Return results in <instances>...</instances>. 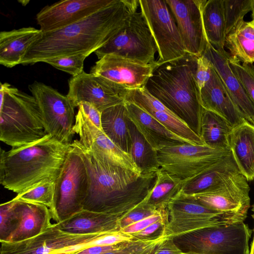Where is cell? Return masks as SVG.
Instances as JSON below:
<instances>
[{"mask_svg":"<svg viewBox=\"0 0 254 254\" xmlns=\"http://www.w3.org/2000/svg\"><path fill=\"white\" fill-rule=\"evenodd\" d=\"M139 6V0H117L80 21L43 33L21 64L46 63L77 54L89 56L113 39L127 24Z\"/></svg>","mask_w":254,"mask_h":254,"instance_id":"obj_1","label":"cell"},{"mask_svg":"<svg viewBox=\"0 0 254 254\" xmlns=\"http://www.w3.org/2000/svg\"><path fill=\"white\" fill-rule=\"evenodd\" d=\"M71 145L81 155L89 177L83 209L123 217L143 202L155 184L156 172L139 174L118 166L78 139Z\"/></svg>","mask_w":254,"mask_h":254,"instance_id":"obj_2","label":"cell"},{"mask_svg":"<svg viewBox=\"0 0 254 254\" xmlns=\"http://www.w3.org/2000/svg\"><path fill=\"white\" fill-rule=\"evenodd\" d=\"M71 143L47 134L41 139L5 151L0 149V183L17 194L46 182H55Z\"/></svg>","mask_w":254,"mask_h":254,"instance_id":"obj_3","label":"cell"},{"mask_svg":"<svg viewBox=\"0 0 254 254\" xmlns=\"http://www.w3.org/2000/svg\"><path fill=\"white\" fill-rule=\"evenodd\" d=\"M197 58L187 53L159 65L145 88L200 137L203 108L195 77Z\"/></svg>","mask_w":254,"mask_h":254,"instance_id":"obj_4","label":"cell"},{"mask_svg":"<svg viewBox=\"0 0 254 254\" xmlns=\"http://www.w3.org/2000/svg\"><path fill=\"white\" fill-rule=\"evenodd\" d=\"M0 140L12 148L35 142L47 134L32 95L0 83Z\"/></svg>","mask_w":254,"mask_h":254,"instance_id":"obj_5","label":"cell"},{"mask_svg":"<svg viewBox=\"0 0 254 254\" xmlns=\"http://www.w3.org/2000/svg\"><path fill=\"white\" fill-rule=\"evenodd\" d=\"M89 186L85 165L78 150L71 145L55 182L54 205L50 211L56 223L83 209Z\"/></svg>","mask_w":254,"mask_h":254,"instance_id":"obj_6","label":"cell"},{"mask_svg":"<svg viewBox=\"0 0 254 254\" xmlns=\"http://www.w3.org/2000/svg\"><path fill=\"white\" fill-rule=\"evenodd\" d=\"M252 230L244 222L199 229L173 239L183 253L249 254Z\"/></svg>","mask_w":254,"mask_h":254,"instance_id":"obj_7","label":"cell"},{"mask_svg":"<svg viewBox=\"0 0 254 254\" xmlns=\"http://www.w3.org/2000/svg\"><path fill=\"white\" fill-rule=\"evenodd\" d=\"M169 221L162 236L174 239L199 229L244 222L241 216L209 209L188 196L179 193L167 206Z\"/></svg>","mask_w":254,"mask_h":254,"instance_id":"obj_8","label":"cell"},{"mask_svg":"<svg viewBox=\"0 0 254 254\" xmlns=\"http://www.w3.org/2000/svg\"><path fill=\"white\" fill-rule=\"evenodd\" d=\"M157 47L141 11L135 12L127 24L106 44L95 52L98 60L108 54L143 64L155 63Z\"/></svg>","mask_w":254,"mask_h":254,"instance_id":"obj_9","label":"cell"},{"mask_svg":"<svg viewBox=\"0 0 254 254\" xmlns=\"http://www.w3.org/2000/svg\"><path fill=\"white\" fill-rule=\"evenodd\" d=\"M28 88L38 104L47 134L64 143H71L76 116L71 101L66 95L38 81L29 85Z\"/></svg>","mask_w":254,"mask_h":254,"instance_id":"obj_10","label":"cell"},{"mask_svg":"<svg viewBox=\"0 0 254 254\" xmlns=\"http://www.w3.org/2000/svg\"><path fill=\"white\" fill-rule=\"evenodd\" d=\"M139 5L157 47L158 65L184 56L182 37L165 0H139Z\"/></svg>","mask_w":254,"mask_h":254,"instance_id":"obj_11","label":"cell"},{"mask_svg":"<svg viewBox=\"0 0 254 254\" xmlns=\"http://www.w3.org/2000/svg\"><path fill=\"white\" fill-rule=\"evenodd\" d=\"M230 151L184 144L163 147L157 153L160 168L185 182L212 167Z\"/></svg>","mask_w":254,"mask_h":254,"instance_id":"obj_12","label":"cell"},{"mask_svg":"<svg viewBox=\"0 0 254 254\" xmlns=\"http://www.w3.org/2000/svg\"><path fill=\"white\" fill-rule=\"evenodd\" d=\"M128 91L100 76L83 71L69 79L66 96L74 107L85 102L92 104L102 113L108 108L124 103Z\"/></svg>","mask_w":254,"mask_h":254,"instance_id":"obj_13","label":"cell"},{"mask_svg":"<svg viewBox=\"0 0 254 254\" xmlns=\"http://www.w3.org/2000/svg\"><path fill=\"white\" fill-rule=\"evenodd\" d=\"M250 190L247 179L239 173L206 191L185 195L209 209L246 219L250 206Z\"/></svg>","mask_w":254,"mask_h":254,"instance_id":"obj_14","label":"cell"},{"mask_svg":"<svg viewBox=\"0 0 254 254\" xmlns=\"http://www.w3.org/2000/svg\"><path fill=\"white\" fill-rule=\"evenodd\" d=\"M206 0H165L175 19L186 52L202 56L209 43L205 33L202 8Z\"/></svg>","mask_w":254,"mask_h":254,"instance_id":"obj_15","label":"cell"},{"mask_svg":"<svg viewBox=\"0 0 254 254\" xmlns=\"http://www.w3.org/2000/svg\"><path fill=\"white\" fill-rule=\"evenodd\" d=\"M158 66L156 61L146 64L108 54L98 60L90 72L130 90L144 87Z\"/></svg>","mask_w":254,"mask_h":254,"instance_id":"obj_16","label":"cell"},{"mask_svg":"<svg viewBox=\"0 0 254 254\" xmlns=\"http://www.w3.org/2000/svg\"><path fill=\"white\" fill-rule=\"evenodd\" d=\"M106 233L71 234L62 231L55 223L33 238L14 243L1 242L0 254H54L61 249L90 242Z\"/></svg>","mask_w":254,"mask_h":254,"instance_id":"obj_17","label":"cell"},{"mask_svg":"<svg viewBox=\"0 0 254 254\" xmlns=\"http://www.w3.org/2000/svg\"><path fill=\"white\" fill-rule=\"evenodd\" d=\"M117 0H61L44 7L36 19L43 33L51 32L80 21Z\"/></svg>","mask_w":254,"mask_h":254,"instance_id":"obj_18","label":"cell"},{"mask_svg":"<svg viewBox=\"0 0 254 254\" xmlns=\"http://www.w3.org/2000/svg\"><path fill=\"white\" fill-rule=\"evenodd\" d=\"M202 56L211 63L239 112L254 126V104L230 67L229 54L225 50H217L208 43Z\"/></svg>","mask_w":254,"mask_h":254,"instance_id":"obj_19","label":"cell"},{"mask_svg":"<svg viewBox=\"0 0 254 254\" xmlns=\"http://www.w3.org/2000/svg\"><path fill=\"white\" fill-rule=\"evenodd\" d=\"M125 105L129 118L156 151L168 146L184 144H194L170 131L150 114L133 103L126 101Z\"/></svg>","mask_w":254,"mask_h":254,"instance_id":"obj_20","label":"cell"},{"mask_svg":"<svg viewBox=\"0 0 254 254\" xmlns=\"http://www.w3.org/2000/svg\"><path fill=\"white\" fill-rule=\"evenodd\" d=\"M199 98L203 109L222 117L233 128L246 121L233 103L213 66L209 79L199 91Z\"/></svg>","mask_w":254,"mask_h":254,"instance_id":"obj_21","label":"cell"},{"mask_svg":"<svg viewBox=\"0 0 254 254\" xmlns=\"http://www.w3.org/2000/svg\"><path fill=\"white\" fill-rule=\"evenodd\" d=\"M123 217L82 209L68 219L55 223L63 232L76 235H90L120 230Z\"/></svg>","mask_w":254,"mask_h":254,"instance_id":"obj_22","label":"cell"},{"mask_svg":"<svg viewBox=\"0 0 254 254\" xmlns=\"http://www.w3.org/2000/svg\"><path fill=\"white\" fill-rule=\"evenodd\" d=\"M43 32L32 27L0 33V64L13 67L21 64L31 46L41 37Z\"/></svg>","mask_w":254,"mask_h":254,"instance_id":"obj_23","label":"cell"},{"mask_svg":"<svg viewBox=\"0 0 254 254\" xmlns=\"http://www.w3.org/2000/svg\"><path fill=\"white\" fill-rule=\"evenodd\" d=\"M241 173L232 153L194 178L184 182L180 193L192 195L215 187L229 178Z\"/></svg>","mask_w":254,"mask_h":254,"instance_id":"obj_24","label":"cell"},{"mask_svg":"<svg viewBox=\"0 0 254 254\" xmlns=\"http://www.w3.org/2000/svg\"><path fill=\"white\" fill-rule=\"evenodd\" d=\"M229 146L241 173L254 180V126L247 121L233 128Z\"/></svg>","mask_w":254,"mask_h":254,"instance_id":"obj_25","label":"cell"},{"mask_svg":"<svg viewBox=\"0 0 254 254\" xmlns=\"http://www.w3.org/2000/svg\"><path fill=\"white\" fill-rule=\"evenodd\" d=\"M19 201L21 221L16 230L8 238L7 242H17L33 238L53 225L51 222V212L48 207L21 200Z\"/></svg>","mask_w":254,"mask_h":254,"instance_id":"obj_26","label":"cell"},{"mask_svg":"<svg viewBox=\"0 0 254 254\" xmlns=\"http://www.w3.org/2000/svg\"><path fill=\"white\" fill-rule=\"evenodd\" d=\"M233 129L225 119L214 112L203 109L200 137L205 145L217 150H230L229 136Z\"/></svg>","mask_w":254,"mask_h":254,"instance_id":"obj_27","label":"cell"},{"mask_svg":"<svg viewBox=\"0 0 254 254\" xmlns=\"http://www.w3.org/2000/svg\"><path fill=\"white\" fill-rule=\"evenodd\" d=\"M225 46L239 62L254 63V20L239 22L226 35Z\"/></svg>","mask_w":254,"mask_h":254,"instance_id":"obj_28","label":"cell"},{"mask_svg":"<svg viewBox=\"0 0 254 254\" xmlns=\"http://www.w3.org/2000/svg\"><path fill=\"white\" fill-rule=\"evenodd\" d=\"M125 102L108 108L102 112L101 125L104 133L116 145L129 153L130 137Z\"/></svg>","mask_w":254,"mask_h":254,"instance_id":"obj_29","label":"cell"},{"mask_svg":"<svg viewBox=\"0 0 254 254\" xmlns=\"http://www.w3.org/2000/svg\"><path fill=\"white\" fill-rule=\"evenodd\" d=\"M127 125L130 137L128 154L142 174L156 172L160 168L157 151L139 131L128 115Z\"/></svg>","mask_w":254,"mask_h":254,"instance_id":"obj_30","label":"cell"},{"mask_svg":"<svg viewBox=\"0 0 254 254\" xmlns=\"http://www.w3.org/2000/svg\"><path fill=\"white\" fill-rule=\"evenodd\" d=\"M202 19L209 43L217 50H224L226 33L224 0H206Z\"/></svg>","mask_w":254,"mask_h":254,"instance_id":"obj_31","label":"cell"},{"mask_svg":"<svg viewBox=\"0 0 254 254\" xmlns=\"http://www.w3.org/2000/svg\"><path fill=\"white\" fill-rule=\"evenodd\" d=\"M155 184L142 202L155 210L167 208L180 192L184 181L161 168L156 172Z\"/></svg>","mask_w":254,"mask_h":254,"instance_id":"obj_32","label":"cell"},{"mask_svg":"<svg viewBox=\"0 0 254 254\" xmlns=\"http://www.w3.org/2000/svg\"><path fill=\"white\" fill-rule=\"evenodd\" d=\"M21 219L19 200L14 198L0 205V242H6L19 226Z\"/></svg>","mask_w":254,"mask_h":254,"instance_id":"obj_33","label":"cell"},{"mask_svg":"<svg viewBox=\"0 0 254 254\" xmlns=\"http://www.w3.org/2000/svg\"><path fill=\"white\" fill-rule=\"evenodd\" d=\"M54 194L55 182H46L17 194L14 198L41 204L51 210L54 205Z\"/></svg>","mask_w":254,"mask_h":254,"instance_id":"obj_34","label":"cell"},{"mask_svg":"<svg viewBox=\"0 0 254 254\" xmlns=\"http://www.w3.org/2000/svg\"><path fill=\"white\" fill-rule=\"evenodd\" d=\"M132 240L133 238L130 235L124 233L119 230L106 233L87 243L61 249L54 254H70L89 247L115 245Z\"/></svg>","mask_w":254,"mask_h":254,"instance_id":"obj_35","label":"cell"},{"mask_svg":"<svg viewBox=\"0 0 254 254\" xmlns=\"http://www.w3.org/2000/svg\"><path fill=\"white\" fill-rule=\"evenodd\" d=\"M252 0H224L226 35L252 10Z\"/></svg>","mask_w":254,"mask_h":254,"instance_id":"obj_36","label":"cell"},{"mask_svg":"<svg viewBox=\"0 0 254 254\" xmlns=\"http://www.w3.org/2000/svg\"><path fill=\"white\" fill-rule=\"evenodd\" d=\"M166 239L161 236L151 240H132L124 242L119 248L104 254H155Z\"/></svg>","mask_w":254,"mask_h":254,"instance_id":"obj_37","label":"cell"},{"mask_svg":"<svg viewBox=\"0 0 254 254\" xmlns=\"http://www.w3.org/2000/svg\"><path fill=\"white\" fill-rule=\"evenodd\" d=\"M229 61L231 69L254 104V66L251 64H242L230 55Z\"/></svg>","mask_w":254,"mask_h":254,"instance_id":"obj_38","label":"cell"},{"mask_svg":"<svg viewBox=\"0 0 254 254\" xmlns=\"http://www.w3.org/2000/svg\"><path fill=\"white\" fill-rule=\"evenodd\" d=\"M87 57L85 54L71 55L50 60L46 63L74 76L83 71L84 62Z\"/></svg>","mask_w":254,"mask_h":254,"instance_id":"obj_39","label":"cell"},{"mask_svg":"<svg viewBox=\"0 0 254 254\" xmlns=\"http://www.w3.org/2000/svg\"><path fill=\"white\" fill-rule=\"evenodd\" d=\"M142 202L120 219V229L151 216L158 211L153 209Z\"/></svg>","mask_w":254,"mask_h":254,"instance_id":"obj_40","label":"cell"},{"mask_svg":"<svg viewBox=\"0 0 254 254\" xmlns=\"http://www.w3.org/2000/svg\"><path fill=\"white\" fill-rule=\"evenodd\" d=\"M169 216L167 208L158 210L154 214L120 229L124 233L132 234L138 232L151 224Z\"/></svg>","mask_w":254,"mask_h":254,"instance_id":"obj_41","label":"cell"},{"mask_svg":"<svg viewBox=\"0 0 254 254\" xmlns=\"http://www.w3.org/2000/svg\"><path fill=\"white\" fill-rule=\"evenodd\" d=\"M169 221V216L165 217L146 227L142 230L131 234L133 240H151L162 236L164 227Z\"/></svg>","mask_w":254,"mask_h":254,"instance_id":"obj_42","label":"cell"},{"mask_svg":"<svg viewBox=\"0 0 254 254\" xmlns=\"http://www.w3.org/2000/svg\"><path fill=\"white\" fill-rule=\"evenodd\" d=\"M212 69L211 63L204 56L197 58L195 77L199 92L209 79Z\"/></svg>","mask_w":254,"mask_h":254,"instance_id":"obj_43","label":"cell"},{"mask_svg":"<svg viewBox=\"0 0 254 254\" xmlns=\"http://www.w3.org/2000/svg\"><path fill=\"white\" fill-rule=\"evenodd\" d=\"M78 108H79L84 115L98 128L102 130L101 125L102 113L94 105L88 102H83L80 103Z\"/></svg>","mask_w":254,"mask_h":254,"instance_id":"obj_44","label":"cell"},{"mask_svg":"<svg viewBox=\"0 0 254 254\" xmlns=\"http://www.w3.org/2000/svg\"><path fill=\"white\" fill-rule=\"evenodd\" d=\"M123 243L115 245L94 246L70 254H104L119 248Z\"/></svg>","mask_w":254,"mask_h":254,"instance_id":"obj_45","label":"cell"},{"mask_svg":"<svg viewBox=\"0 0 254 254\" xmlns=\"http://www.w3.org/2000/svg\"><path fill=\"white\" fill-rule=\"evenodd\" d=\"M183 251L176 245L173 239H166L160 245L155 254H182Z\"/></svg>","mask_w":254,"mask_h":254,"instance_id":"obj_46","label":"cell"},{"mask_svg":"<svg viewBox=\"0 0 254 254\" xmlns=\"http://www.w3.org/2000/svg\"><path fill=\"white\" fill-rule=\"evenodd\" d=\"M254 254V236L253 240L252 241V243L251 245V249H250V254Z\"/></svg>","mask_w":254,"mask_h":254,"instance_id":"obj_47","label":"cell"},{"mask_svg":"<svg viewBox=\"0 0 254 254\" xmlns=\"http://www.w3.org/2000/svg\"><path fill=\"white\" fill-rule=\"evenodd\" d=\"M252 17L254 20V0H252Z\"/></svg>","mask_w":254,"mask_h":254,"instance_id":"obj_48","label":"cell"},{"mask_svg":"<svg viewBox=\"0 0 254 254\" xmlns=\"http://www.w3.org/2000/svg\"><path fill=\"white\" fill-rule=\"evenodd\" d=\"M252 210L253 211V218H254V204L253 205V209H252Z\"/></svg>","mask_w":254,"mask_h":254,"instance_id":"obj_49","label":"cell"},{"mask_svg":"<svg viewBox=\"0 0 254 254\" xmlns=\"http://www.w3.org/2000/svg\"><path fill=\"white\" fill-rule=\"evenodd\" d=\"M182 254H191V253H183Z\"/></svg>","mask_w":254,"mask_h":254,"instance_id":"obj_50","label":"cell"}]
</instances>
